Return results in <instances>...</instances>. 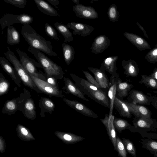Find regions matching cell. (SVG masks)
Wrapping results in <instances>:
<instances>
[{
	"instance_id": "obj_15",
	"label": "cell",
	"mask_w": 157,
	"mask_h": 157,
	"mask_svg": "<svg viewBox=\"0 0 157 157\" xmlns=\"http://www.w3.org/2000/svg\"><path fill=\"white\" fill-rule=\"evenodd\" d=\"M119 77V74L117 72L111 75L110 77L109 85L108 91V96L110 101L109 115H113L114 102L116 96L117 81Z\"/></svg>"
},
{
	"instance_id": "obj_33",
	"label": "cell",
	"mask_w": 157,
	"mask_h": 157,
	"mask_svg": "<svg viewBox=\"0 0 157 157\" xmlns=\"http://www.w3.org/2000/svg\"><path fill=\"white\" fill-rule=\"evenodd\" d=\"M107 13L110 21L114 22L118 21L120 17L119 12L115 4H112L109 7Z\"/></svg>"
},
{
	"instance_id": "obj_31",
	"label": "cell",
	"mask_w": 157,
	"mask_h": 157,
	"mask_svg": "<svg viewBox=\"0 0 157 157\" xmlns=\"http://www.w3.org/2000/svg\"><path fill=\"white\" fill-rule=\"evenodd\" d=\"M139 83L144 85L147 87L157 89V80L151 75H142Z\"/></svg>"
},
{
	"instance_id": "obj_46",
	"label": "cell",
	"mask_w": 157,
	"mask_h": 157,
	"mask_svg": "<svg viewBox=\"0 0 157 157\" xmlns=\"http://www.w3.org/2000/svg\"><path fill=\"white\" fill-rule=\"evenodd\" d=\"M151 75L157 80V67H155L154 69L153 72Z\"/></svg>"
},
{
	"instance_id": "obj_29",
	"label": "cell",
	"mask_w": 157,
	"mask_h": 157,
	"mask_svg": "<svg viewBox=\"0 0 157 157\" xmlns=\"http://www.w3.org/2000/svg\"><path fill=\"white\" fill-rule=\"evenodd\" d=\"M64 59L66 64L69 65L74 58L75 51L73 47L64 43L62 44Z\"/></svg>"
},
{
	"instance_id": "obj_2",
	"label": "cell",
	"mask_w": 157,
	"mask_h": 157,
	"mask_svg": "<svg viewBox=\"0 0 157 157\" xmlns=\"http://www.w3.org/2000/svg\"><path fill=\"white\" fill-rule=\"evenodd\" d=\"M28 51L33 54L44 70L47 78L52 77L56 80L64 78L62 67L52 61L39 50L29 46Z\"/></svg>"
},
{
	"instance_id": "obj_32",
	"label": "cell",
	"mask_w": 157,
	"mask_h": 157,
	"mask_svg": "<svg viewBox=\"0 0 157 157\" xmlns=\"http://www.w3.org/2000/svg\"><path fill=\"white\" fill-rule=\"evenodd\" d=\"M114 125L116 130L121 133L123 130L129 129L131 125L125 120L115 117Z\"/></svg>"
},
{
	"instance_id": "obj_45",
	"label": "cell",
	"mask_w": 157,
	"mask_h": 157,
	"mask_svg": "<svg viewBox=\"0 0 157 157\" xmlns=\"http://www.w3.org/2000/svg\"><path fill=\"white\" fill-rule=\"evenodd\" d=\"M136 24L138 26L139 28L143 32L144 36L148 39H149V37L146 33V30L144 29L143 27L138 22H136Z\"/></svg>"
},
{
	"instance_id": "obj_37",
	"label": "cell",
	"mask_w": 157,
	"mask_h": 157,
	"mask_svg": "<svg viewBox=\"0 0 157 157\" xmlns=\"http://www.w3.org/2000/svg\"><path fill=\"white\" fill-rule=\"evenodd\" d=\"M117 151L119 157H128L126 150L122 140L117 136L116 138Z\"/></svg>"
},
{
	"instance_id": "obj_22",
	"label": "cell",
	"mask_w": 157,
	"mask_h": 157,
	"mask_svg": "<svg viewBox=\"0 0 157 157\" xmlns=\"http://www.w3.org/2000/svg\"><path fill=\"white\" fill-rule=\"evenodd\" d=\"M39 107L40 109V115L41 117H45V113H48L52 114L55 107V104L50 99L41 97L39 101Z\"/></svg>"
},
{
	"instance_id": "obj_48",
	"label": "cell",
	"mask_w": 157,
	"mask_h": 157,
	"mask_svg": "<svg viewBox=\"0 0 157 157\" xmlns=\"http://www.w3.org/2000/svg\"><path fill=\"white\" fill-rule=\"evenodd\" d=\"M72 1L74 3H75L76 5V4H78L79 2V0H72Z\"/></svg>"
},
{
	"instance_id": "obj_1",
	"label": "cell",
	"mask_w": 157,
	"mask_h": 157,
	"mask_svg": "<svg viewBox=\"0 0 157 157\" xmlns=\"http://www.w3.org/2000/svg\"><path fill=\"white\" fill-rule=\"evenodd\" d=\"M21 34L31 46L50 56H56L57 54L53 50L51 42L46 40L38 34L29 25H23L21 30Z\"/></svg>"
},
{
	"instance_id": "obj_38",
	"label": "cell",
	"mask_w": 157,
	"mask_h": 157,
	"mask_svg": "<svg viewBox=\"0 0 157 157\" xmlns=\"http://www.w3.org/2000/svg\"><path fill=\"white\" fill-rule=\"evenodd\" d=\"M44 30L47 35L52 39L56 41L59 40L57 33L55 29L48 23H46L45 25Z\"/></svg>"
},
{
	"instance_id": "obj_36",
	"label": "cell",
	"mask_w": 157,
	"mask_h": 157,
	"mask_svg": "<svg viewBox=\"0 0 157 157\" xmlns=\"http://www.w3.org/2000/svg\"><path fill=\"white\" fill-rule=\"evenodd\" d=\"M145 58L151 63L155 64L157 63V44L146 54Z\"/></svg>"
},
{
	"instance_id": "obj_27",
	"label": "cell",
	"mask_w": 157,
	"mask_h": 157,
	"mask_svg": "<svg viewBox=\"0 0 157 157\" xmlns=\"http://www.w3.org/2000/svg\"><path fill=\"white\" fill-rule=\"evenodd\" d=\"M20 35L18 31L13 26L8 27L7 30V42L10 45L18 44L20 41Z\"/></svg>"
},
{
	"instance_id": "obj_3",
	"label": "cell",
	"mask_w": 157,
	"mask_h": 157,
	"mask_svg": "<svg viewBox=\"0 0 157 157\" xmlns=\"http://www.w3.org/2000/svg\"><path fill=\"white\" fill-rule=\"evenodd\" d=\"M7 49L6 52L4 53V55L12 64L21 82L25 86L30 88L37 93H42L36 85L13 52L8 47Z\"/></svg>"
},
{
	"instance_id": "obj_14",
	"label": "cell",
	"mask_w": 157,
	"mask_h": 157,
	"mask_svg": "<svg viewBox=\"0 0 157 157\" xmlns=\"http://www.w3.org/2000/svg\"><path fill=\"white\" fill-rule=\"evenodd\" d=\"M110 40L105 35H101L97 36L92 43L90 50L95 54H100L110 45Z\"/></svg>"
},
{
	"instance_id": "obj_40",
	"label": "cell",
	"mask_w": 157,
	"mask_h": 157,
	"mask_svg": "<svg viewBox=\"0 0 157 157\" xmlns=\"http://www.w3.org/2000/svg\"><path fill=\"white\" fill-rule=\"evenodd\" d=\"M82 71L87 81L98 89H101L95 78L88 72L84 70Z\"/></svg>"
},
{
	"instance_id": "obj_5",
	"label": "cell",
	"mask_w": 157,
	"mask_h": 157,
	"mask_svg": "<svg viewBox=\"0 0 157 157\" xmlns=\"http://www.w3.org/2000/svg\"><path fill=\"white\" fill-rule=\"evenodd\" d=\"M24 92L21 93L19 96L7 100L2 110V113L9 115L14 114L17 110L23 111L26 100L31 97L30 92L26 88L23 89Z\"/></svg>"
},
{
	"instance_id": "obj_39",
	"label": "cell",
	"mask_w": 157,
	"mask_h": 157,
	"mask_svg": "<svg viewBox=\"0 0 157 157\" xmlns=\"http://www.w3.org/2000/svg\"><path fill=\"white\" fill-rule=\"evenodd\" d=\"M4 2L17 7L24 8L26 4L27 0H5Z\"/></svg>"
},
{
	"instance_id": "obj_8",
	"label": "cell",
	"mask_w": 157,
	"mask_h": 157,
	"mask_svg": "<svg viewBox=\"0 0 157 157\" xmlns=\"http://www.w3.org/2000/svg\"><path fill=\"white\" fill-rule=\"evenodd\" d=\"M73 10L77 17L86 19H92L98 18L97 11L92 7L86 6L80 4L73 6Z\"/></svg>"
},
{
	"instance_id": "obj_41",
	"label": "cell",
	"mask_w": 157,
	"mask_h": 157,
	"mask_svg": "<svg viewBox=\"0 0 157 157\" xmlns=\"http://www.w3.org/2000/svg\"><path fill=\"white\" fill-rule=\"evenodd\" d=\"M147 147L155 153V157H157V142L151 140L148 141L146 144Z\"/></svg>"
},
{
	"instance_id": "obj_21",
	"label": "cell",
	"mask_w": 157,
	"mask_h": 157,
	"mask_svg": "<svg viewBox=\"0 0 157 157\" xmlns=\"http://www.w3.org/2000/svg\"><path fill=\"white\" fill-rule=\"evenodd\" d=\"M117 56L107 57L104 59L101 63L100 69L106 71L111 75L117 72V68L116 63L118 59Z\"/></svg>"
},
{
	"instance_id": "obj_16",
	"label": "cell",
	"mask_w": 157,
	"mask_h": 157,
	"mask_svg": "<svg viewBox=\"0 0 157 157\" xmlns=\"http://www.w3.org/2000/svg\"><path fill=\"white\" fill-rule=\"evenodd\" d=\"M123 35L139 50L142 51L151 49L148 42L142 37L136 34L128 32L124 33Z\"/></svg>"
},
{
	"instance_id": "obj_44",
	"label": "cell",
	"mask_w": 157,
	"mask_h": 157,
	"mask_svg": "<svg viewBox=\"0 0 157 157\" xmlns=\"http://www.w3.org/2000/svg\"><path fill=\"white\" fill-rule=\"evenodd\" d=\"M49 3L54 6L56 8H57L59 6V0H47Z\"/></svg>"
},
{
	"instance_id": "obj_20",
	"label": "cell",
	"mask_w": 157,
	"mask_h": 157,
	"mask_svg": "<svg viewBox=\"0 0 157 157\" xmlns=\"http://www.w3.org/2000/svg\"><path fill=\"white\" fill-rule=\"evenodd\" d=\"M129 94L128 98L132 101L131 102L133 104L149 105L151 103L150 97L147 96L141 91L132 90L130 91Z\"/></svg>"
},
{
	"instance_id": "obj_4",
	"label": "cell",
	"mask_w": 157,
	"mask_h": 157,
	"mask_svg": "<svg viewBox=\"0 0 157 157\" xmlns=\"http://www.w3.org/2000/svg\"><path fill=\"white\" fill-rule=\"evenodd\" d=\"M19 55L20 61L22 66L29 74L46 82L47 77L42 72L39 71L36 68H42L41 65L38 62L30 57L24 51L19 48L15 49Z\"/></svg>"
},
{
	"instance_id": "obj_43",
	"label": "cell",
	"mask_w": 157,
	"mask_h": 157,
	"mask_svg": "<svg viewBox=\"0 0 157 157\" xmlns=\"http://www.w3.org/2000/svg\"><path fill=\"white\" fill-rule=\"evenodd\" d=\"M152 105L157 109V97L155 96L150 97Z\"/></svg>"
},
{
	"instance_id": "obj_12",
	"label": "cell",
	"mask_w": 157,
	"mask_h": 157,
	"mask_svg": "<svg viewBox=\"0 0 157 157\" xmlns=\"http://www.w3.org/2000/svg\"><path fill=\"white\" fill-rule=\"evenodd\" d=\"M67 26L69 29L73 30L72 33L74 35H79L83 37L90 35L94 29L91 25L79 22H70Z\"/></svg>"
},
{
	"instance_id": "obj_49",
	"label": "cell",
	"mask_w": 157,
	"mask_h": 157,
	"mask_svg": "<svg viewBox=\"0 0 157 157\" xmlns=\"http://www.w3.org/2000/svg\"><path fill=\"white\" fill-rule=\"evenodd\" d=\"M154 92H155V93H157V91Z\"/></svg>"
},
{
	"instance_id": "obj_35",
	"label": "cell",
	"mask_w": 157,
	"mask_h": 157,
	"mask_svg": "<svg viewBox=\"0 0 157 157\" xmlns=\"http://www.w3.org/2000/svg\"><path fill=\"white\" fill-rule=\"evenodd\" d=\"M122 141L126 151L133 157H136V149L133 143L128 139L122 138Z\"/></svg>"
},
{
	"instance_id": "obj_17",
	"label": "cell",
	"mask_w": 157,
	"mask_h": 157,
	"mask_svg": "<svg viewBox=\"0 0 157 157\" xmlns=\"http://www.w3.org/2000/svg\"><path fill=\"white\" fill-rule=\"evenodd\" d=\"M0 64L4 71L11 78L15 84L19 87H21V81L14 68L5 58L0 56Z\"/></svg>"
},
{
	"instance_id": "obj_34",
	"label": "cell",
	"mask_w": 157,
	"mask_h": 157,
	"mask_svg": "<svg viewBox=\"0 0 157 157\" xmlns=\"http://www.w3.org/2000/svg\"><path fill=\"white\" fill-rule=\"evenodd\" d=\"M10 84L2 72L0 73V97L7 94L9 89Z\"/></svg>"
},
{
	"instance_id": "obj_19",
	"label": "cell",
	"mask_w": 157,
	"mask_h": 157,
	"mask_svg": "<svg viewBox=\"0 0 157 157\" xmlns=\"http://www.w3.org/2000/svg\"><path fill=\"white\" fill-rule=\"evenodd\" d=\"M122 66L124 70V73L126 77H136L139 72V69L137 63L131 59L122 61Z\"/></svg>"
},
{
	"instance_id": "obj_13",
	"label": "cell",
	"mask_w": 157,
	"mask_h": 157,
	"mask_svg": "<svg viewBox=\"0 0 157 157\" xmlns=\"http://www.w3.org/2000/svg\"><path fill=\"white\" fill-rule=\"evenodd\" d=\"M64 86L62 88L67 94H71L84 101H89L88 99L77 85L69 78L64 77L63 80Z\"/></svg>"
},
{
	"instance_id": "obj_42",
	"label": "cell",
	"mask_w": 157,
	"mask_h": 157,
	"mask_svg": "<svg viewBox=\"0 0 157 157\" xmlns=\"http://www.w3.org/2000/svg\"><path fill=\"white\" fill-rule=\"evenodd\" d=\"M46 82L51 85L59 88V85L56 81V79L52 78H47Z\"/></svg>"
},
{
	"instance_id": "obj_18",
	"label": "cell",
	"mask_w": 157,
	"mask_h": 157,
	"mask_svg": "<svg viewBox=\"0 0 157 157\" xmlns=\"http://www.w3.org/2000/svg\"><path fill=\"white\" fill-rule=\"evenodd\" d=\"M131 113L138 117H151V114L149 110L142 105L134 104L131 102L125 101Z\"/></svg>"
},
{
	"instance_id": "obj_6",
	"label": "cell",
	"mask_w": 157,
	"mask_h": 157,
	"mask_svg": "<svg viewBox=\"0 0 157 157\" xmlns=\"http://www.w3.org/2000/svg\"><path fill=\"white\" fill-rule=\"evenodd\" d=\"M33 21V18L26 13L14 15L7 13L2 16L0 20V25L2 29L15 23L24 25H29Z\"/></svg>"
},
{
	"instance_id": "obj_47",
	"label": "cell",
	"mask_w": 157,
	"mask_h": 157,
	"mask_svg": "<svg viewBox=\"0 0 157 157\" xmlns=\"http://www.w3.org/2000/svg\"><path fill=\"white\" fill-rule=\"evenodd\" d=\"M21 128V133L25 135H26L28 134V132L27 130L24 127L22 126H19Z\"/></svg>"
},
{
	"instance_id": "obj_28",
	"label": "cell",
	"mask_w": 157,
	"mask_h": 157,
	"mask_svg": "<svg viewBox=\"0 0 157 157\" xmlns=\"http://www.w3.org/2000/svg\"><path fill=\"white\" fill-rule=\"evenodd\" d=\"M54 25L56 30L64 38V43L70 42L73 40L72 33L67 25L56 22L54 24Z\"/></svg>"
},
{
	"instance_id": "obj_25",
	"label": "cell",
	"mask_w": 157,
	"mask_h": 157,
	"mask_svg": "<svg viewBox=\"0 0 157 157\" xmlns=\"http://www.w3.org/2000/svg\"><path fill=\"white\" fill-rule=\"evenodd\" d=\"M22 113L25 117L29 119H35L36 117L34 102L31 97L25 101Z\"/></svg>"
},
{
	"instance_id": "obj_30",
	"label": "cell",
	"mask_w": 157,
	"mask_h": 157,
	"mask_svg": "<svg viewBox=\"0 0 157 157\" xmlns=\"http://www.w3.org/2000/svg\"><path fill=\"white\" fill-rule=\"evenodd\" d=\"M134 119L133 123L136 127L143 128H149L154 123V121L151 117H138Z\"/></svg>"
},
{
	"instance_id": "obj_7",
	"label": "cell",
	"mask_w": 157,
	"mask_h": 157,
	"mask_svg": "<svg viewBox=\"0 0 157 157\" xmlns=\"http://www.w3.org/2000/svg\"><path fill=\"white\" fill-rule=\"evenodd\" d=\"M38 89L42 92L50 97H55L63 98V91L59 88L54 86L47 82L38 78L32 75H29Z\"/></svg>"
},
{
	"instance_id": "obj_9",
	"label": "cell",
	"mask_w": 157,
	"mask_h": 157,
	"mask_svg": "<svg viewBox=\"0 0 157 157\" xmlns=\"http://www.w3.org/2000/svg\"><path fill=\"white\" fill-rule=\"evenodd\" d=\"M115 116L113 115H109L106 114L103 119L100 120L105 127L107 133L112 143L114 149L117 151L116 138L117 135L114 125V120Z\"/></svg>"
},
{
	"instance_id": "obj_26",
	"label": "cell",
	"mask_w": 157,
	"mask_h": 157,
	"mask_svg": "<svg viewBox=\"0 0 157 157\" xmlns=\"http://www.w3.org/2000/svg\"><path fill=\"white\" fill-rule=\"evenodd\" d=\"M134 85L126 82H122L119 78L117 83L116 97L121 99L127 96Z\"/></svg>"
},
{
	"instance_id": "obj_24",
	"label": "cell",
	"mask_w": 157,
	"mask_h": 157,
	"mask_svg": "<svg viewBox=\"0 0 157 157\" xmlns=\"http://www.w3.org/2000/svg\"><path fill=\"white\" fill-rule=\"evenodd\" d=\"M115 108L121 116L128 118L131 117V112L128 106L124 101L116 96L115 98L113 108Z\"/></svg>"
},
{
	"instance_id": "obj_10",
	"label": "cell",
	"mask_w": 157,
	"mask_h": 157,
	"mask_svg": "<svg viewBox=\"0 0 157 157\" xmlns=\"http://www.w3.org/2000/svg\"><path fill=\"white\" fill-rule=\"evenodd\" d=\"M63 101L70 107L83 115L93 118L98 117V115L92 110L78 101L70 100L65 98H63Z\"/></svg>"
},
{
	"instance_id": "obj_11",
	"label": "cell",
	"mask_w": 157,
	"mask_h": 157,
	"mask_svg": "<svg viewBox=\"0 0 157 157\" xmlns=\"http://www.w3.org/2000/svg\"><path fill=\"white\" fill-rule=\"evenodd\" d=\"M87 68L94 75L100 88L106 93V91H108L109 88V81L105 71L100 68L93 67H88Z\"/></svg>"
},
{
	"instance_id": "obj_23",
	"label": "cell",
	"mask_w": 157,
	"mask_h": 157,
	"mask_svg": "<svg viewBox=\"0 0 157 157\" xmlns=\"http://www.w3.org/2000/svg\"><path fill=\"white\" fill-rule=\"evenodd\" d=\"M39 10L43 13L51 16H59V14L48 3L42 0H33Z\"/></svg>"
}]
</instances>
